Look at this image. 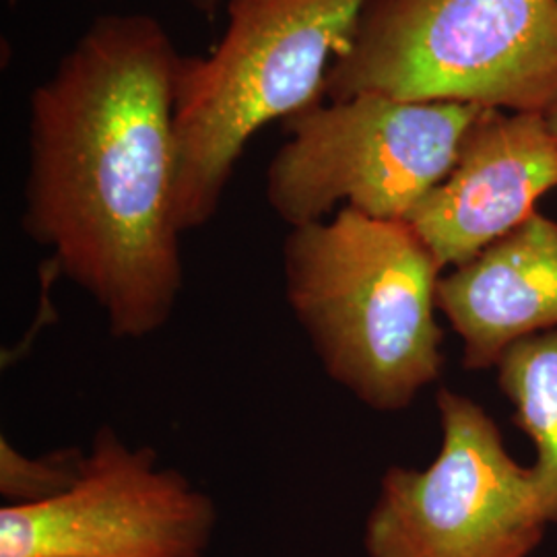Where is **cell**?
<instances>
[{"mask_svg": "<svg viewBox=\"0 0 557 557\" xmlns=\"http://www.w3.org/2000/svg\"><path fill=\"white\" fill-rule=\"evenodd\" d=\"M438 310L462 338V366L485 370L518 338L557 329V223L535 213L440 278Z\"/></svg>", "mask_w": 557, "mask_h": 557, "instance_id": "cell-9", "label": "cell"}, {"mask_svg": "<svg viewBox=\"0 0 557 557\" xmlns=\"http://www.w3.org/2000/svg\"><path fill=\"white\" fill-rule=\"evenodd\" d=\"M160 21L108 15L29 100L23 230L98 304L110 335L151 337L174 317L184 269L174 215L176 77Z\"/></svg>", "mask_w": 557, "mask_h": 557, "instance_id": "cell-1", "label": "cell"}, {"mask_svg": "<svg viewBox=\"0 0 557 557\" xmlns=\"http://www.w3.org/2000/svg\"><path fill=\"white\" fill-rule=\"evenodd\" d=\"M442 446L418 471L391 467L366 522L368 557H529L549 524L531 469L475 400L440 388Z\"/></svg>", "mask_w": 557, "mask_h": 557, "instance_id": "cell-6", "label": "cell"}, {"mask_svg": "<svg viewBox=\"0 0 557 557\" xmlns=\"http://www.w3.org/2000/svg\"><path fill=\"white\" fill-rule=\"evenodd\" d=\"M502 393L515 421L535 442L531 479L547 522H557V329L518 338L498 361Z\"/></svg>", "mask_w": 557, "mask_h": 557, "instance_id": "cell-10", "label": "cell"}, {"mask_svg": "<svg viewBox=\"0 0 557 557\" xmlns=\"http://www.w3.org/2000/svg\"><path fill=\"white\" fill-rule=\"evenodd\" d=\"M483 108L359 94L283 120L287 140L267 170V202L289 227L329 220L345 202L409 220L457 161Z\"/></svg>", "mask_w": 557, "mask_h": 557, "instance_id": "cell-5", "label": "cell"}, {"mask_svg": "<svg viewBox=\"0 0 557 557\" xmlns=\"http://www.w3.org/2000/svg\"><path fill=\"white\" fill-rule=\"evenodd\" d=\"M195 2L199 4L200 11H205L207 15H213L215 9H218V4H220V0H195Z\"/></svg>", "mask_w": 557, "mask_h": 557, "instance_id": "cell-12", "label": "cell"}, {"mask_svg": "<svg viewBox=\"0 0 557 557\" xmlns=\"http://www.w3.org/2000/svg\"><path fill=\"white\" fill-rule=\"evenodd\" d=\"M552 188H557V135L549 116L483 108L450 174L407 221L442 269H457L531 220Z\"/></svg>", "mask_w": 557, "mask_h": 557, "instance_id": "cell-8", "label": "cell"}, {"mask_svg": "<svg viewBox=\"0 0 557 557\" xmlns=\"http://www.w3.org/2000/svg\"><path fill=\"white\" fill-rule=\"evenodd\" d=\"M85 453L60 448L46 457H25L20 448L0 438V496L4 506H34L59 498L79 479Z\"/></svg>", "mask_w": 557, "mask_h": 557, "instance_id": "cell-11", "label": "cell"}, {"mask_svg": "<svg viewBox=\"0 0 557 557\" xmlns=\"http://www.w3.org/2000/svg\"><path fill=\"white\" fill-rule=\"evenodd\" d=\"M359 94L552 114L557 0H368L324 81V100Z\"/></svg>", "mask_w": 557, "mask_h": 557, "instance_id": "cell-4", "label": "cell"}, {"mask_svg": "<svg viewBox=\"0 0 557 557\" xmlns=\"http://www.w3.org/2000/svg\"><path fill=\"white\" fill-rule=\"evenodd\" d=\"M368 0H230L209 57H182L176 77L180 234L215 218L248 140L324 98V81L356 36Z\"/></svg>", "mask_w": 557, "mask_h": 557, "instance_id": "cell-3", "label": "cell"}, {"mask_svg": "<svg viewBox=\"0 0 557 557\" xmlns=\"http://www.w3.org/2000/svg\"><path fill=\"white\" fill-rule=\"evenodd\" d=\"M440 271L409 221L354 207L283 244L285 299L322 370L376 411L409 407L444 370Z\"/></svg>", "mask_w": 557, "mask_h": 557, "instance_id": "cell-2", "label": "cell"}, {"mask_svg": "<svg viewBox=\"0 0 557 557\" xmlns=\"http://www.w3.org/2000/svg\"><path fill=\"white\" fill-rule=\"evenodd\" d=\"M215 502L103 425L59 498L0 508V557H205Z\"/></svg>", "mask_w": 557, "mask_h": 557, "instance_id": "cell-7", "label": "cell"}, {"mask_svg": "<svg viewBox=\"0 0 557 557\" xmlns=\"http://www.w3.org/2000/svg\"><path fill=\"white\" fill-rule=\"evenodd\" d=\"M549 116V120H552V126H554V131H556L557 135V108L552 112V114H547Z\"/></svg>", "mask_w": 557, "mask_h": 557, "instance_id": "cell-13", "label": "cell"}]
</instances>
